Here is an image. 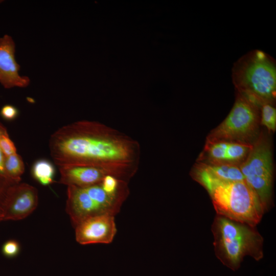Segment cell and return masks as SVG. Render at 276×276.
I'll return each instance as SVG.
<instances>
[{"mask_svg": "<svg viewBox=\"0 0 276 276\" xmlns=\"http://www.w3.org/2000/svg\"><path fill=\"white\" fill-rule=\"evenodd\" d=\"M49 148L59 167L96 166L128 182L136 173L140 164L139 143L97 121H79L62 127L51 135Z\"/></svg>", "mask_w": 276, "mask_h": 276, "instance_id": "cell-1", "label": "cell"}, {"mask_svg": "<svg viewBox=\"0 0 276 276\" xmlns=\"http://www.w3.org/2000/svg\"><path fill=\"white\" fill-rule=\"evenodd\" d=\"M190 174L208 191L218 215L255 227L265 212L245 180L225 181L209 176L194 165Z\"/></svg>", "mask_w": 276, "mask_h": 276, "instance_id": "cell-2", "label": "cell"}, {"mask_svg": "<svg viewBox=\"0 0 276 276\" xmlns=\"http://www.w3.org/2000/svg\"><path fill=\"white\" fill-rule=\"evenodd\" d=\"M128 183L108 175L89 187L67 186L66 211L73 226L95 216H115L129 195Z\"/></svg>", "mask_w": 276, "mask_h": 276, "instance_id": "cell-3", "label": "cell"}, {"mask_svg": "<svg viewBox=\"0 0 276 276\" xmlns=\"http://www.w3.org/2000/svg\"><path fill=\"white\" fill-rule=\"evenodd\" d=\"M232 80L236 93L261 107L274 104L276 98V62L260 50L248 52L234 63Z\"/></svg>", "mask_w": 276, "mask_h": 276, "instance_id": "cell-4", "label": "cell"}, {"mask_svg": "<svg viewBox=\"0 0 276 276\" xmlns=\"http://www.w3.org/2000/svg\"><path fill=\"white\" fill-rule=\"evenodd\" d=\"M212 232L217 258L232 270L239 267L245 256L263 258V238L255 227L218 215Z\"/></svg>", "mask_w": 276, "mask_h": 276, "instance_id": "cell-5", "label": "cell"}, {"mask_svg": "<svg viewBox=\"0 0 276 276\" xmlns=\"http://www.w3.org/2000/svg\"><path fill=\"white\" fill-rule=\"evenodd\" d=\"M260 107L236 93L234 105L226 118L206 137V141L252 145L258 137Z\"/></svg>", "mask_w": 276, "mask_h": 276, "instance_id": "cell-6", "label": "cell"}, {"mask_svg": "<svg viewBox=\"0 0 276 276\" xmlns=\"http://www.w3.org/2000/svg\"><path fill=\"white\" fill-rule=\"evenodd\" d=\"M239 168L245 181L255 192L266 211L271 202L273 169L271 147L265 134L260 133Z\"/></svg>", "mask_w": 276, "mask_h": 276, "instance_id": "cell-7", "label": "cell"}, {"mask_svg": "<svg viewBox=\"0 0 276 276\" xmlns=\"http://www.w3.org/2000/svg\"><path fill=\"white\" fill-rule=\"evenodd\" d=\"M38 202V191L35 187L26 183L10 185L2 200L4 220L26 218L36 209Z\"/></svg>", "mask_w": 276, "mask_h": 276, "instance_id": "cell-8", "label": "cell"}, {"mask_svg": "<svg viewBox=\"0 0 276 276\" xmlns=\"http://www.w3.org/2000/svg\"><path fill=\"white\" fill-rule=\"evenodd\" d=\"M75 228L76 240L82 245L109 244L117 232L114 216L107 215L88 218Z\"/></svg>", "mask_w": 276, "mask_h": 276, "instance_id": "cell-9", "label": "cell"}, {"mask_svg": "<svg viewBox=\"0 0 276 276\" xmlns=\"http://www.w3.org/2000/svg\"><path fill=\"white\" fill-rule=\"evenodd\" d=\"M15 44L12 37L6 34L0 38V83L5 88L26 87L29 78L19 74L20 65L15 56Z\"/></svg>", "mask_w": 276, "mask_h": 276, "instance_id": "cell-10", "label": "cell"}, {"mask_svg": "<svg viewBox=\"0 0 276 276\" xmlns=\"http://www.w3.org/2000/svg\"><path fill=\"white\" fill-rule=\"evenodd\" d=\"M59 167V182L67 186L87 187L101 182L108 175L113 176L107 170L93 165H65Z\"/></svg>", "mask_w": 276, "mask_h": 276, "instance_id": "cell-11", "label": "cell"}, {"mask_svg": "<svg viewBox=\"0 0 276 276\" xmlns=\"http://www.w3.org/2000/svg\"><path fill=\"white\" fill-rule=\"evenodd\" d=\"M211 177L221 181L245 180L239 166L228 164H211L197 162L195 164Z\"/></svg>", "mask_w": 276, "mask_h": 276, "instance_id": "cell-12", "label": "cell"}, {"mask_svg": "<svg viewBox=\"0 0 276 276\" xmlns=\"http://www.w3.org/2000/svg\"><path fill=\"white\" fill-rule=\"evenodd\" d=\"M32 175L34 178L43 186H48L54 182L55 169L49 160L40 159L32 166Z\"/></svg>", "mask_w": 276, "mask_h": 276, "instance_id": "cell-13", "label": "cell"}, {"mask_svg": "<svg viewBox=\"0 0 276 276\" xmlns=\"http://www.w3.org/2000/svg\"><path fill=\"white\" fill-rule=\"evenodd\" d=\"M4 169L7 179L12 183H19L25 171V165L21 157L15 153L4 159Z\"/></svg>", "mask_w": 276, "mask_h": 276, "instance_id": "cell-14", "label": "cell"}, {"mask_svg": "<svg viewBox=\"0 0 276 276\" xmlns=\"http://www.w3.org/2000/svg\"><path fill=\"white\" fill-rule=\"evenodd\" d=\"M260 124L267 129L269 133L276 130V109L273 104H265L261 106Z\"/></svg>", "mask_w": 276, "mask_h": 276, "instance_id": "cell-15", "label": "cell"}, {"mask_svg": "<svg viewBox=\"0 0 276 276\" xmlns=\"http://www.w3.org/2000/svg\"><path fill=\"white\" fill-rule=\"evenodd\" d=\"M0 148L5 157L16 153L15 146L10 139L7 131L0 135Z\"/></svg>", "mask_w": 276, "mask_h": 276, "instance_id": "cell-16", "label": "cell"}, {"mask_svg": "<svg viewBox=\"0 0 276 276\" xmlns=\"http://www.w3.org/2000/svg\"><path fill=\"white\" fill-rule=\"evenodd\" d=\"M20 246L15 240H9L6 242L3 246L2 252L7 257L16 256L19 251Z\"/></svg>", "mask_w": 276, "mask_h": 276, "instance_id": "cell-17", "label": "cell"}, {"mask_svg": "<svg viewBox=\"0 0 276 276\" xmlns=\"http://www.w3.org/2000/svg\"><path fill=\"white\" fill-rule=\"evenodd\" d=\"M18 113L17 108L10 104L3 106L0 111L2 117L8 121L14 120L18 116Z\"/></svg>", "mask_w": 276, "mask_h": 276, "instance_id": "cell-18", "label": "cell"}, {"mask_svg": "<svg viewBox=\"0 0 276 276\" xmlns=\"http://www.w3.org/2000/svg\"><path fill=\"white\" fill-rule=\"evenodd\" d=\"M6 131H7L6 129L3 126V125L1 123H0V135ZM4 159H5V156H4L0 148V176L7 179L5 175V169H4Z\"/></svg>", "mask_w": 276, "mask_h": 276, "instance_id": "cell-19", "label": "cell"}, {"mask_svg": "<svg viewBox=\"0 0 276 276\" xmlns=\"http://www.w3.org/2000/svg\"><path fill=\"white\" fill-rule=\"evenodd\" d=\"M2 200L3 198L0 199V222L4 220V213L2 208Z\"/></svg>", "mask_w": 276, "mask_h": 276, "instance_id": "cell-20", "label": "cell"}, {"mask_svg": "<svg viewBox=\"0 0 276 276\" xmlns=\"http://www.w3.org/2000/svg\"><path fill=\"white\" fill-rule=\"evenodd\" d=\"M3 1H0V3H2Z\"/></svg>", "mask_w": 276, "mask_h": 276, "instance_id": "cell-21", "label": "cell"}]
</instances>
